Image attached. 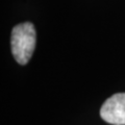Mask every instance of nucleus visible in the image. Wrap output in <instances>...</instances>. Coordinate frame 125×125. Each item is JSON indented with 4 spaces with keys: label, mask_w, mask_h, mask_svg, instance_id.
Listing matches in <instances>:
<instances>
[{
    "label": "nucleus",
    "mask_w": 125,
    "mask_h": 125,
    "mask_svg": "<svg viewBox=\"0 0 125 125\" xmlns=\"http://www.w3.org/2000/svg\"><path fill=\"white\" fill-rule=\"evenodd\" d=\"M36 29L29 22L15 26L11 31V53L20 65L29 62L36 47Z\"/></svg>",
    "instance_id": "f257e3e1"
},
{
    "label": "nucleus",
    "mask_w": 125,
    "mask_h": 125,
    "mask_svg": "<svg viewBox=\"0 0 125 125\" xmlns=\"http://www.w3.org/2000/svg\"><path fill=\"white\" fill-rule=\"evenodd\" d=\"M100 116L109 124L125 125V93H118L102 104Z\"/></svg>",
    "instance_id": "f03ea898"
},
{
    "label": "nucleus",
    "mask_w": 125,
    "mask_h": 125,
    "mask_svg": "<svg viewBox=\"0 0 125 125\" xmlns=\"http://www.w3.org/2000/svg\"><path fill=\"white\" fill-rule=\"evenodd\" d=\"M114 125H120V124H114Z\"/></svg>",
    "instance_id": "7ed1b4c3"
}]
</instances>
